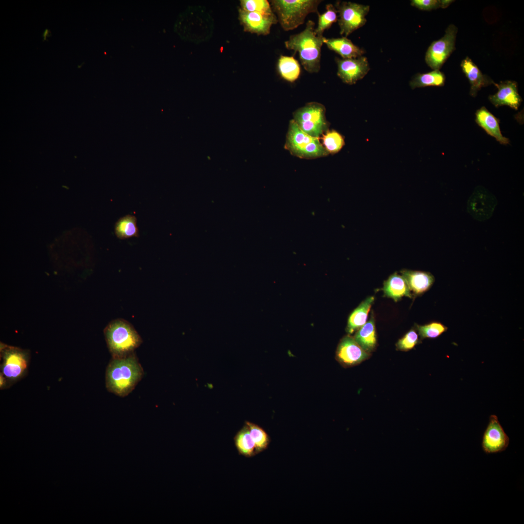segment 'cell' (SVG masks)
Returning <instances> with one entry per match:
<instances>
[{
    "instance_id": "1",
    "label": "cell",
    "mask_w": 524,
    "mask_h": 524,
    "mask_svg": "<svg viewBox=\"0 0 524 524\" xmlns=\"http://www.w3.org/2000/svg\"><path fill=\"white\" fill-rule=\"evenodd\" d=\"M144 374L134 353L123 358H112L106 371L107 389L118 396L125 397L134 389Z\"/></svg>"
},
{
    "instance_id": "2",
    "label": "cell",
    "mask_w": 524,
    "mask_h": 524,
    "mask_svg": "<svg viewBox=\"0 0 524 524\" xmlns=\"http://www.w3.org/2000/svg\"><path fill=\"white\" fill-rule=\"evenodd\" d=\"M314 26V22L309 20L303 31L291 35L284 42L287 49L298 53L301 65L311 73H317L320 69L321 48L324 44V36L316 34Z\"/></svg>"
},
{
    "instance_id": "3",
    "label": "cell",
    "mask_w": 524,
    "mask_h": 524,
    "mask_svg": "<svg viewBox=\"0 0 524 524\" xmlns=\"http://www.w3.org/2000/svg\"><path fill=\"white\" fill-rule=\"evenodd\" d=\"M104 334L112 358L126 357L133 353L142 343L133 327L128 322L116 319L110 323L104 330Z\"/></svg>"
},
{
    "instance_id": "4",
    "label": "cell",
    "mask_w": 524,
    "mask_h": 524,
    "mask_svg": "<svg viewBox=\"0 0 524 524\" xmlns=\"http://www.w3.org/2000/svg\"><path fill=\"white\" fill-rule=\"evenodd\" d=\"M321 2L320 0H273L271 3L281 27L288 31L302 24L308 14H317Z\"/></svg>"
},
{
    "instance_id": "5",
    "label": "cell",
    "mask_w": 524,
    "mask_h": 524,
    "mask_svg": "<svg viewBox=\"0 0 524 524\" xmlns=\"http://www.w3.org/2000/svg\"><path fill=\"white\" fill-rule=\"evenodd\" d=\"M284 147L292 155L301 159H315L329 154L318 138L304 132L293 119L289 122Z\"/></svg>"
},
{
    "instance_id": "6",
    "label": "cell",
    "mask_w": 524,
    "mask_h": 524,
    "mask_svg": "<svg viewBox=\"0 0 524 524\" xmlns=\"http://www.w3.org/2000/svg\"><path fill=\"white\" fill-rule=\"evenodd\" d=\"M326 108L321 103L309 102L293 113L294 121L306 133L318 138L328 130Z\"/></svg>"
},
{
    "instance_id": "7",
    "label": "cell",
    "mask_w": 524,
    "mask_h": 524,
    "mask_svg": "<svg viewBox=\"0 0 524 524\" xmlns=\"http://www.w3.org/2000/svg\"><path fill=\"white\" fill-rule=\"evenodd\" d=\"M337 13L340 34L346 37L366 22L370 6L350 1H337L334 5Z\"/></svg>"
},
{
    "instance_id": "8",
    "label": "cell",
    "mask_w": 524,
    "mask_h": 524,
    "mask_svg": "<svg viewBox=\"0 0 524 524\" xmlns=\"http://www.w3.org/2000/svg\"><path fill=\"white\" fill-rule=\"evenodd\" d=\"M457 32L458 29L455 25H449L444 36L432 42L428 48L425 55V61L433 70H440L455 49Z\"/></svg>"
},
{
    "instance_id": "9",
    "label": "cell",
    "mask_w": 524,
    "mask_h": 524,
    "mask_svg": "<svg viewBox=\"0 0 524 524\" xmlns=\"http://www.w3.org/2000/svg\"><path fill=\"white\" fill-rule=\"evenodd\" d=\"M509 439L495 415H491L484 431L481 442L483 451L488 454L505 451L508 446Z\"/></svg>"
},
{
    "instance_id": "10",
    "label": "cell",
    "mask_w": 524,
    "mask_h": 524,
    "mask_svg": "<svg viewBox=\"0 0 524 524\" xmlns=\"http://www.w3.org/2000/svg\"><path fill=\"white\" fill-rule=\"evenodd\" d=\"M337 65V76L345 83L353 84L363 78L370 70L366 57L335 59Z\"/></svg>"
},
{
    "instance_id": "11",
    "label": "cell",
    "mask_w": 524,
    "mask_h": 524,
    "mask_svg": "<svg viewBox=\"0 0 524 524\" xmlns=\"http://www.w3.org/2000/svg\"><path fill=\"white\" fill-rule=\"evenodd\" d=\"M239 17L245 31L258 35L268 34L272 25L278 21L274 13L264 14L241 9L239 10Z\"/></svg>"
},
{
    "instance_id": "12",
    "label": "cell",
    "mask_w": 524,
    "mask_h": 524,
    "mask_svg": "<svg viewBox=\"0 0 524 524\" xmlns=\"http://www.w3.org/2000/svg\"><path fill=\"white\" fill-rule=\"evenodd\" d=\"M498 89L497 93L490 95L489 99L496 107L507 105L518 110L522 99L518 91L517 82L513 81H505L494 84Z\"/></svg>"
},
{
    "instance_id": "13",
    "label": "cell",
    "mask_w": 524,
    "mask_h": 524,
    "mask_svg": "<svg viewBox=\"0 0 524 524\" xmlns=\"http://www.w3.org/2000/svg\"><path fill=\"white\" fill-rule=\"evenodd\" d=\"M336 356L338 360L346 365L357 364L366 360L369 357L366 352L357 343L354 338L346 336L340 342Z\"/></svg>"
},
{
    "instance_id": "14",
    "label": "cell",
    "mask_w": 524,
    "mask_h": 524,
    "mask_svg": "<svg viewBox=\"0 0 524 524\" xmlns=\"http://www.w3.org/2000/svg\"><path fill=\"white\" fill-rule=\"evenodd\" d=\"M27 367V359L21 351L10 348L4 353L1 369L2 374L7 378L17 379L24 373Z\"/></svg>"
},
{
    "instance_id": "15",
    "label": "cell",
    "mask_w": 524,
    "mask_h": 524,
    "mask_svg": "<svg viewBox=\"0 0 524 524\" xmlns=\"http://www.w3.org/2000/svg\"><path fill=\"white\" fill-rule=\"evenodd\" d=\"M462 70L470 84V94L475 97L482 87L495 82L487 75L483 74L477 66L468 57L463 59L460 64Z\"/></svg>"
},
{
    "instance_id": "16",
    "label": "cell",
    "mask_w": 524,
    "mask_h": 524,
    "mask_svg": "<svg viewBox=\"0 0 524 524\" xmlns=\"http://www.w3.org/2000/svg\"><path fill=\"white\" fill-rule=\"evenodd\" d=\"M475 121L486 133L495 138L500 144H509V139L504 136L501 133L499 126V119L483 106L475 113Z\"/></svg>"
},
{
    "instance_id": "17",
    "label": "cell",
    "mask_w": 524,
    "mask_h": 524,
    "mask_svg": "<svg viewBox=\"0 0 524 524\" xmlns=\"http://www.w3.org/2000/svg\"><path fill=\"white\" fill-rule=\"evenodd\" d=\"M400 273L415 295H421L427 291L435 281L434 277L429 272L404 269Z\"/></svg>"
},
{
    "instance_id": "18",
    "label": "cell",
    "mask_w": 524,
    "mask_h": 524,
    "mask_svg": "<svg viewBox=\"0 0 524 524\" xmlns=\"http://www.w3.org/2000/svg\"><path fill=\"white\" fill-rule=\"evenodd\" d=\"M323 43L328 48L338 53L343 59L356 58L362 56L364 51L354 44L346 37L327 38L323 37Z\"/></svg>"
},
{
    "instance_id": "19",
    "label": "cell",
    "mask_w": 524,
    "mask_h": 524,
    "mask_svg": "<svg viewBox=\"0 0 524 524\" xmlns=\"http://www.w3.org/2000/svg\"><path fill=\"white\" fill-rule=\"evenodd\" d=\"M382 290L384 296L392 298L396 302L404 296L410 298L412 297L406 280L402 276L397 273L391 275L384 282Z\"/></svg>"
},
{
    "instance_id": "20",
    "label": "cell",
    "mask_w": 524,
    "mask_h": 524,
    "mask_svg": "<svg viewBox=\"0 0 524 524\" xmlns=\"http://www.w3.org/2000/svg\"><path fill=\"white\" fill-rule=\"evenodd\" d=\"M354 339L367 353L374 350L377 344V336L374 315L356 333Z\"/></svg>"
},
{
    "instance_id": "21",
    "label": "cell",
    "mask_w": 524,
    "mask_h": 524,
    "mask_svg": "<svg viewBox=\"0 0 524 524\" xmlns=\"http://www.w3.org/2000/svg\"><path fill=\"white\" fill-rule=\"evenodd\" d=\"M374 300L375 297L373 296L367 297L351 313L346 328L349 333H352L366 323L368 312Z\"/></svg>"
},
{
    "instance_id": "22",
    "label": "cell",
    "mask_w": 524,
    "mask_h": 524,
    "mask_svg": "<svg viewBox=\"0 0 524 524\" xmlns=\"http://www.w3.org/2000/svg\"><path fill=\"white\" fill-rule=\"evenodd\" d=\"M234 442L239 455L251 457L257 454L255 443L246 424L236 434Z\"/></svg>"
},
{
    "instance_id": "23",
    "label": "cell",
    "mask_w": 524,
    "mask_h": 524,
    "mask_svg": "<svg viewBox=\"0 0 524 524\" xmlns=\"http://www.w3.org/2000/svg\"><path fill=\"white\" fill-rule=\"evenodd\" d=\"M445 76L440 70H433L425 73H418L409 82L410 87L413 89L427 86H442L444 85Z\"/></svg>"
},
{
    "instance_id": "24",
    "label": "cell",
    "mask_w": 524,
    "mask_h": 524,
    "mask_svg": "<svg viewBox=\"0 0 524 524\" xmlns=\"http://www.w3.org/2000/svg\"><path fill=\"white\" fill-rule=\"evenodd\" d=\"M277 67L279 75L290 82H295L300 74V65L293 56L281 55L278 60Z\"/></svg>"
},
{
    "instance_id": "25",
    "label": "cell",
    "mask_w": 524,
    "mask_h": 524,
    "mask_svg": "<svg viewBox=\"0 0 524 524\" xmlns=\"http://www.w3.org/2000/svg\"><path fill=\"white\" fill-rule=\"evenodd\" d=\"M115 232L120 239H126L139 236L137 219L134 215H126L120 218L116 222Z\"/></svg>"
},
{
    "instance_id": "26",
    "label": "cell",
    "mask_w": 524,
    "mask_h": 524,
    "mask_svg": "<svg viewBox=\"0 0 524 524\" xmlns=\"http://www.w3.org/2000/svg\"><path fill=\"white\" fill-rule=\"evenodd\" d=\"M326 9V11L323 13H317L318 25L315 29V33L317 35L320 37H323L324 32L329 29L338 19L337 10L333 4H327Z\"/></svg>"
},
{
    "instance_id": "27",
    "label": "cell",
    "mask_w": 524,
    "mask_h": 524,
    "mask_svg": "<svg viewBox=\"0 0 524 524\" xmlns=\"http://www.w3.org/2000/svg\"><path fill=\"white\" fill-rule=\"evenodd\" d=\"M322 145L328 154L339 152L345 144L343 136L335 130H328L322 135Z\"/></svg>"
},
{
    "instance_id": "28",
    "label": "cell",
    "mask_w": 524,
    "mask_h": 524,
    "mask_svg": "<svg viewBox=\"0 0 524 524\" xmlns=\"http://www.w3.org/2000/svg\"><path fill=\"white\" fill-rule=\"evenodd\" d=\"M250 435L255 443L257 453L262 452L267 448L270 439L265 430L254 423L246 421Z\"/></svg>"
},
{
    "instance_id": "29",
    "label": "cell",
    "mask_w": 524,
    "mask_h": 524,
    "mask_svg": "<svg viewBox=\"0 0 524 524\" xmlns=\"http://www.w3.org/2000/svg\"><path fill=\"white\" fill-rule=\"evenodd\" d=\"M415 328L421 339L438 338L448 329V328L439 322H432L424 325L415 324Z\"/></svg>"
},
{
    "instance_id": "30",
    "label": "cell",
    "mask_w": 524,
    "mask_h": 524,
    "mask_svg": "<svg viewBox=\"0 0 524 524\" xmlns=\"http://www.w3.org/2000/svg\"><path fill=\"white\" fill-rule=\"evenodd\" d=\"M240 3L241 9L246 11L264 14L274 13L270 3L266 0H242Z\"/></svg>"
},
{
    "instance_id": "31",
    "label": "cell",
    "mask_w": 524,
    "mask_h": 524,
    "mask_svg": "<svg viewBox=\"0 0 524 524\" xmlns=\"http://www.w3.org/2000/svg\"><path fill=\"white\" fill-rule=\"evenodd\" d=\"M454 0H412L411 6L424 11H431L439 8L447 7Z\"/></svg>"
},
{
    "instance_id": "32",
    "label": "cell",
    "mask_w": 524,
    "mask_h": 524,
    "mask_svg": "<svg viewBox=\"0 0 524 524\" xmlns=\"http://www.w3.org/2000/svg\"><path fill=\"white\" fill-rule=\"evenodd\" d=\"M420 343L418 335L414 328L411 329L396 343V348L401 351H408Z\"/></svg>"
},
{
    "instance_id": "33",
    "label": "cell",
    "mask_w": 524,
    "mask_h": 524,
    "mask_svg": "<svg viewBox=\"0 0 524 524\" xmlns=\"http://www.w3.org/2000/svg\"><path fill=\"white\" fill-rule=\"evenodd\" d=\"M50 33V31H49V30H48V29H46V30H45L44 31V33H43V38H44V39H43V41H44V40H46V37H47L48 36H49V33Z\"/></svg>"
}]
</instances>
